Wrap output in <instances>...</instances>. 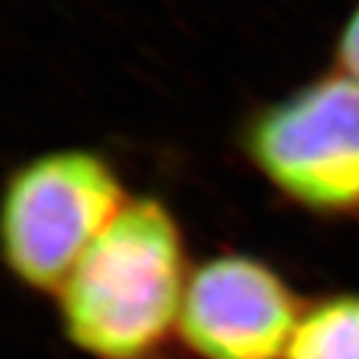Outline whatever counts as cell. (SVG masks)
Listing matches in <instances>:
<instances>
[{
    "label": "cell",
    "instance_id": "1",
    "mask_svg": "<svg viewBox=\"0 0 359 359\" xmlns=\"http://www.w3.org/2000/svg\"><path fill=\"white\" fill-rule=\"evenodd\" d=\"M187 245L157 197H130L55 292L62 334L88 359H155L180 330Z\"/></svg>",
    "mask_w": 359,
    "mask_h": 359
},
{
    "label": "cell",
    "instance_id": "2",
    "mask_svg": "<svg viewBox=\"0 0 359 359\" xmlns=\"http://www.w3.org/2000/svg\"><path fill=\"white\" fill-rule=\"evenodd\" d=\"M128 202L115 168L88 147H62L18 165L0 215L6 267L25 290L55 294Z\"/></svg>",
    "mask_w": 359,
    "mask_h": 359
},
{
    "label": "cell",
    "instance_id": "3",
    "mask_svg": "<svg viewBox=\"0 0 359 359\" xmlns=\"http://www.w3.org/2000/svg\"><path fill=\"white\" fill-rule=\"evenodd\" d=\"M242 150L292 205L359 219V80L332 70L257 110Z\"/></svg>",
    "mask_w": 359,
    "mask_h": 359
},
{
    "label": "cell",
    "instance_id": "4",
    "mask_svg": "<svg viewBox=\"0 0 359 359\" xmlns=\"http://www.w3.org/2000/svg\"><path fill=\"white\" fill-rule=\"evenodd\" d=\"M302 312L275 267L217 255L190 272L177 337L197 359H285Z\"/></svg>",
    "mask_w": 359,
    "mask_h": 359
},
{
    "label": "cell",
    "instance_id": "5",
    "mask_svg": "<svg viewBox=\"0 0 359 359\" xmlns=\"http://www.w3.org/2000/svg\"><path fill=\"white\" fill-rule=\"evenodd\" d=\"M285 359H359V292L304 304Z\"/></svg>",
    "mask_w": 359,
    "mask_h": 359
},
{
    "label": "cell",
    "instance_id": "6",
    "mask_svg": "<svg viewBox=\"0 0 359 359\" xmlns=\"http://www.w3.org/2000/svg\"><path fill=\"white\" fill-rule=\"evenodd\" d=\"M334 57L337 70H342V73L352 75L354 80H359V3L354 6V11L349 13L342 30H339Z\"/></svg>",
    "mask_w": 359,
    "mask_h": 359
}]
</instances>
